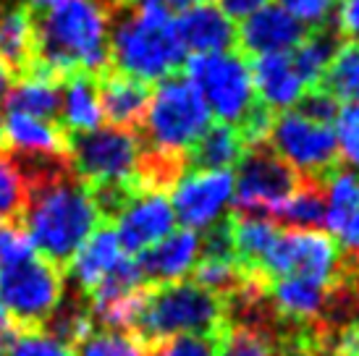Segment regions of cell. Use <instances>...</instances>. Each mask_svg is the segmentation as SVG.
I'll list each match as a JSON object with an SVG mask.
<instances>
[{"instance_id":"obj_8","label":"cell","mask_w":359,"mask_h":356,"mask_svg":"<svg viewBox=\"0 0 359 356\" xmlns=\"http://www.w3.org/2000/svg\"><path fill=\"white\" fill-rule=\"evenodd\" d=\"M187 79L197 87L210 116L220 123L239 126L244 116L257 105L250 60L239 50H223L184 60Z\"/></svg>"},{"instance_id":"obj_25","label":"cell","mask_w":359,"mask_h":356,"mask_svg":"<svg viewBox=\"0 0 359 356\" xmlns=\"http://www.w3.org/2000/svg\"><path fill=\"white\" fill-rule=\"evenodd\" d=\"M247 152L241 134L231 123H210L187 152V170H229Z\"/></svg>"},{"instance_id":"obj_7","label":"cell","mask_w":359,"mask_h":356,"mask_svg":"<svg viewBox=\"0 0 359 356\" xmlns=\"http://www.w3.org/2000/svg\"><path fill=\"white\" fill-rule=\"evenodd\" d=\"M66 280L58 265L37 252L0 270V312L19 330L45 327L63 299Z\"/></svg>"},{"instance_id":"obj_27","label":"cell","mask_w":359,"mask_h":356,"mask_svg":"<svg viewBox=\"0 0 359 356\" xmlns=\"http://www.w3.org/2000/svg\"><path fill=\"white\" fill-rule=\"evenodd\" d=\"M280 233V226L276 220L262 218V215H231V244H233V257L244 270L259 273L262 259L268 257L276 238Z\"/></svg>"},{"instance_id":"obj_11","label":"cell","mask_w":359,"mask_h":356,"mask_svg":"<svg viewBox=\"0 0 359 356\" xmlns=\"http://www.w3.org/2000/svg\"><path fill=\"white\" fill-rule=\"evenodd\" d=\"M302 178L268 147H250L236 163L233 173V205L239 215H262L273 212L297 191Z\"/></svg>"},{"instance_id":"obj_22","label":"cell","mask_w":359,"mask_h":356,"mask_svg":"<svg viewBox=\"0 0 359 356\" xmlns=\"http://www.w3.org/2000/svg\"><path fill=\"white\" fill-rule=\"evenodd\" d=\"M3 131L6 147L16 158H66V131L48 118L6 113Z\"/></svg>"},{"instance_id":"obj_41","label":"cell","mask_w":359,"mask_h":356,"mask_svg":"<svg viewBox=\"0 0 359 356\" xmlns=\"http://www.w3.org/2000/svg\"><path fill=\"white\" fill-rule=\"evenodd\" d=\"M270 0H218V6L231 21H244L250 19L252 13H257L259 8H265Z\"/></svg>"},{"instance_id":"obj_1","label":"cell","mask_w":359,"mask_h":356,"mask_svg":"<svg viewBox=\"0 0 359 356\" xmlns=\"http://www.w3.org/2000/svg\"><path fill=\"white\" fill-rule=\"evenodd\" d=\"M16 158V155H13ZM29 184L21 212L24 233L34 252L66 267L76 249L102 223L90 186L71 173L66 158H16Z\"/></svg>"},{"instance_id":"obj_43","label":"cell","mask_w":359,"mask_h":356,"mask_svg":"<svg viewBox=\"0 0 359 356\" xmlns=\"http://www.w3.org/2000/svg\"><path fill=\"white\" fill-rule=\"evenodd\" d=\"M168 8H179V11H184V8H191V6H200V3H208V0H163Z\"/></svg>"},{"instance_id":"obj_40","label":"cell","mask_w":359,"mask_h":356,"mask_svg":"<svg viewBox=\"0 0 359 356\" xmlns=\"http://www.w3.org/2000/svg\"><path fill=\"white\" fill-rule=\"evenodd\" d=\"M333 13H336L333 27L341 37L359 42V0H339Z\"/></svg>"},{"instance_id":"obj_28","label":"cell","mask_w":359,"mask_h":356,"mask_svg":"<svg viewBox=\"0 0 359 356\" xmlns=\"http://www.w3.org/2000/svg\"><path fill=\"white\" fill-rule=\"evenodd\" d=\"M270 220L289 228H323L325 226V181L302 178L297 191L273 212Z\"/></svg>"},{"instance_id":"obj_46","label":"cell","mask_w":359,"mask_h":356,"mask_svg":"<svg viewBox=\"0 0 359 356\" xmlns=\"http://www.w3.org/2000/svg\"><path fill=\"white\" fill-rule=\"evenodd\" d=\"M357 100H359V97H357Z\"/></svg>"},{"instance_id":"obj_2","label":"cell","mask_w":359,"mask_h":356,"mask_svg":"<svg viewBox=\"0 0 359 356\" xmlns=\"http://www.w3.org/2000/svg\"><path fill=\"white\" fill-rule=\"evenodd\" d=\"M34 19L37 58L32 71L69 76L100 74L110 66V11L100 0H63Z\"/></svg>"},{"instance_id":"obj_38","label":"cell","mask_w":359,"mask_h":356,"mask_svg":"<svg viewBox=\"0 0 359 356\" xmlns=\"http://www.w3.org/2000/svg\"><path fill=\"white\" fill-rule=\"evenodd\" d=\"M297 110H302L304 116L315 121H323V123H336L339 118V110H341V102L333 95H328L325 89L320 87H312L307 89V95L299 100V105Z\"/></svg>"},{"instance_id":"obj_3","label":"cell","mask_w":359,"mask_h":356,"mask_svg":"<svg viewBox=\"0 0 359 356\" xmlns=\"http://www.w3.org/2000/svg\"><path fill=\"white\" fill-rule=\"evenodd\" d=\"M110 19V69L152 84L184 66L187 50L179 40L176 19L163 0H140L113 11Z\"/></svg>"},{"instance_id":"obj_37","label":"cell","mask_w":359,"mask_h":356,"mask_svg":"<svg viewBox=\"0 0 359 356\" xmlns=\"http://www.w3.org/2000/svg\"><path fill=\"white\" fill-rule=\"evenodd\" d=\"M336 3L339 0H278V6H283L291 16H297L309 29H318V27L330 24Z\"/></svg>"},{"instance_id":"obj_26","label":"cell","mask_w":359,"mask_h":356,"mask_svg":"<svg viewBox=\"0 0 359 356\" xmlns=\"http://www.w3.org/2000/svg\"><path fill=\"white\" fill-rule=\"evenodd\" d=\"M60 81L63 79L45 71H29L27 76H21L19 84L11 87L3 100V108L6 113H24L53 121L60 110Z\"/></svg>"},{"instance_id":"obj_16","label":"cell","mask_w":359,"mask_h":356,"mask_svg":"<svg viewBox=\"0 0 359 356\" xmlns=\"http://www.w3.org/2000/svg\"><path fill=\"white\" fill-rule=\"evenodd\" d=\"M309 27H304L297 16H291L283 6L268 3L265 8L252 13L250 19L241 21L236 29V42L250 55H270V53H291L297 48Z\"/></svg>"},{"instance_id":"obj_18","label":"cell","mask_w":359,"mask_h":356,"mask_svg":"<svg viewBox=\"0 0 359 356\" xmlns=\"http://www.w3.org/2000/svg\"><path fill=\"white\" fill-rule=\"evenodd\" d=\"M202 254V238L197 231L176 228L173 233L150 247L144 254H140V267L144 273V280L150 286L163 283H179L189 275L197 259Z\"/></svg>"},{"instance_id":"obj_20","label":"cell","mask_w":359,"mask_h":356,"mask_svg":"<svg viewBox=\"0 0 359 356\" xmlns=\"http://www.w3.org/2000/svg\"><path fill=\"white\" fill-rule=\"evenodd\" d=\"M173 19H176L181 45L191 55L223 53V50H233L236 45V27L215 3H200V6L184 8Z\"/></svg>"},{"instance_id":"obj_15","label":"cell","mask_w":359,"mask_h":356,"mask_svg":"<svg viewBox=\"0 0 359 356\" xmlns=\"http://www.w3.org/2000/svg\"><path fill=\"white\" fill-rule=\"evenodd\" d=\"M333 288L309 278H278L265 291L270 312L276 320L294 327H323L330 307Z\"/></svg>"},{"instance_id":"obj_12","label":"cell","mask_w":359,"mask_h":356,"mask_svg":"<svg viewBox=\"0 0 359 356\" xmlns=\"http://www.w3.org/2000/svg\"><path fill=\"white\" fill-rule=\"evenodd\" d=\"M233 205V173L231 170H187L173 184L170 207L176 223L189 231H208L226 218Z\"/></svg>"},{"instance_id":"obj_6","label":"cell","mask_w":359,"mask_h":356,"mask_svg":"<svg viewBox=\"0 0 359 356\" xmlns=\"http://www.w3.org/2000/svg\"><path fill=\"white\" fill-rule=\"evenodd\" d=\"M66 160L71 173L90 189L142 186V137L137 129L97 126L84 134H66Z\"/></svg>"},{"instance_id":"obj_35","label":"cell","mask_w":359,"mask_h":356,"mask_svg":"<svg viewBox=\"0 0 359 356\" xmlns=\"http://www.w3.org/2000/svg\"><path fill=\"white\" fill-rule=\"evenodd\" d=\"M3 348L8 356H74V348L60 343L58 338L45 333L42 327L19 330Z\"/></svg>"},{"instance_id":"obj_19","label":"cell","mask_w":359,"mask_h":356,"mask_svg":"<svg viewBox=\"0 0 359 356\" xmlns=\"http://www.w3.org/2000/svg\"><path fill=\"white\" fill-rule=\"evenodd\" d=\"M123 257H126V252L121 249L116 231L110 228V223H100L95 228V233L69 259L66 275L76 286V294L87 296L113 273V267Z\"/></svg>"},{"instance_id":"obj_13","label":"cell","mask_w":359,"mask_h":356,"mask_svg":"<svg viewBox=\"0 0 359 356\" xmlns=\"http://www.w3.org/2000/svg\"><path fill=\"white\" fill-rule=\"evenodd\" d=\"M113 231L118 236L121 249L140 257L150 247L176 231V212L170 207V197L158 189H137L121 210L113 215Z\"/></svg>"},{"instance_id":"obj_29","label":"cell","mask_w":359,"mask_h":356,"mask_svg":"<svg viewBox=\"0 0 359 356\" xmlns=\"http://www.w3.org/2000/svg\"><path fill=\"white\" fill-rule=\"evenodd\" d=\"M341 34L336 32L333 24H325V27H318V29H309L304 34V40L291 50V60L297 71L302 74V79L307 81V87H318L323 74L328 69L333 53L339 50Z\"/></svg>"},{"instance_id":"obj_4","label":"cell","mask_w":359,"mask_h":356,"mask_svg":"<svg viewBox=\"0 0 359 356\" xmlns=\"http://www.w3.org/2000/svg\"><path fill=\"white\" fill-rule=\"evenodd\" d=\"M229 325V307L215 294L205 291L194 280L163 283L144 291L137 322L131 333L150 351L176 336H210Z\"/></svg>"},{"instance_id":"obj_17","label":"cell","mask_w":359,"mask_h":356,"mask_svg":"<svg viewBox=\"0 0 359 356\" xmlns=\"http://www.w3.org/2000/svg\"><path fill=\"white\" fill-rule=\"evenodd\" d=\"M252 81L257 100L270 113H283L299 105V100L307 95V81L297 71L291 53H270L257 55L250 63Z\"/></svg>"},{"instance_id":"obj_9","label":"cell","mask_w":359,"mask_h":356,"mask_svg":"<svg viewBox=\"0 0 359 356\" xmlns=\"http://www.w3.org/2000/svg\"><path fill=\"white\" fill-rule=\"evenodd\" d=\"M265 280L278 278H309L339 288L346 278V262L336 241L320 228H280L268 257L259 265Z\"/></svg>"},{"instance_id":"obj_5","label":"cell","mask_w":359,"mask_h":356,"mask_svg":"<svg viewBox=\"0 0 359 356\" xmlns=\"http://www.w3.org/2000/svg\"><path fill=\"white\" fill-rule=\"evenodd\" d=\"M208 105L187 76H165L150 92V102L142 118L144 147L187 158L191 144L212 123Z\"/></svg>"},{"instance_id":"obj_10","label":"cell","mask_w":359,"mask_h":356,"mask_svg":"<svg viewBox=\"0 0 359 356\" xmlns=\"http://www.w3.org/2000/svg\"><path fill=\"white\" fill-rule=\"evenodd\" d=\"M268 147L299 178L325 181L339 165V142L333 123H323L302 110H283L273 118Z\"/></svg>"},{"instance_id":"obj_33","label":"cell","mask_w":359,"mask_h":356,"mask_svg":"<svg viewBox=\"0 0 359 356\" xmlns=\"http://www.w3.org/2000/svg\"><path fill=\"white\" fill-rule=\"evenodd\" d=\"M74 356H147V348L134 333L100 327L81 338Z\"/></svg>"},{"instance_id":"obj_30","label":"cell","mask_w":359,"mask_h":356,"mask_svg":"<svg viewBox=\"0 0 359 356\" xmlns=\"http://www.w3.org/2000/svg\"><path fill=\"white\" fill-rule=\"evenodd\" d=\"M318 87L333 95L341 105L359 97V42H341Z\"/></svg>"},{"instance_id":"obj_44","label":"cell","mask_w":359,"mask_h":356,"mask_svg":"<svg viewBox=\"0 0 359 356\" xmlns=\"http://www.w3.org/2000/svg\"><path fill=\"white\" fill-rule=\"evenodd\" d=\"M0 149H6V131H3V116H0Z\"/></svg>"},{"instance_id":"obj_45","label":"cell","mask_w":359,"mask_h":356,"mask_svg":"<svg viewBox=\"0 0 359 356\" xmlns=\"http://www.w3.org/2000/svg\"><path fill=\"white\" fill-rule=\"evenodd\" d=\"M0 356H8V354H6V348H0Z\"/></svg>"},{"instance_id":"obj_36","label":"cell","mask_w":359,"mask_h":356,"mask_svg":"<svg viewBox=\"0 0 359 356\" xmlns=\"http://www.w3.org/2000/svg\"><path fill=\"white\" fill-rule=\"evenodd\" d=\"M218 336H176L152 346V356H218Z\"/></svg>"},{"instance_id":"obj_31","label":"cell","mask_w":359,"mask_h":356,"mask_svg":"<svg viewBox=\"0 0 359 356\" xmlns=\"http://www.w3.org/2000/svg\"><path fill=\"white\" fill-rule=\"evenodd\" d=\"M278 346L265 327L229 322L218 336V356H276Z\"/></svg>"},{"instance_id":"obj_21","label":"cell","mask_w":359,"mask_h":356,"mask_svg":"<svg viewBox=\"0 0 359 356\" xmlns=\"http://www.w3.org/2000/svg\"><path fill=\"white\" fill-rule=\"evenodd\" d=\"M150 92V84L108 66L105 71L97 74L102 121H108V126H118V129H137L144 118Z\"/></svg>"},{"instance_id":"obj_34","label":"cell","mask_w":359,"mask_h":356,"mask_svg":"<svg viewBox=\"0 0 359 356\" xmlns=\"http://www.w3.org/2000/svg\"><path fill=\"white\" fill-rule=\"evenodd\" d=\"M333 129L339 142V160H344L349 170L359 173V100L341 105Z\"/></svg>"},{"instance_id":"obj_23","label":"cell","mask_w":359,"mask_h":356,"mask_svg":"<svg viewBox=\"0 0 359 356\" xmlns=\"http://www.w3.org/2000/svg\"><path fill=\"white\" fill-rule=\"evenodd\" d=\"M60 129L66 134H84L102 126V108L95 74H69L60 81Z\"/></svg>"},{"instance_id":"obj_39","label":"cell","mask_w":359,"mask_h":356,"mask_svg":"<svg viewBox=\"0 0 359 356\" xmlns=\"http://www.w3.org/2000/svg\"><path fill=\"white\" fill-rule=\"evenodd\" d=\"M32 252L34 247L24 233V228H19L16 223H0V270Z\"/></svg>"},{"instance_id":"obj_24","label":"cell","mask_w":359,"mask_h":356,"mask_svg":"<svg viewBox=\"0 0 359 356\" xmlns=\"http://www.w3.org/2000/svg\"><path fill=\"white\" fill-rule=\"evenodd\" d=\"M37 58V34L34 19L24 3L0 11V60L8 71L21 79L27 76Z\"/></svg>"},{"instance_id":"obj_42","label":"cell","mask_w":359,"mask_h":356,"mask_svg":"<svg viewBox=\"0 0 359 356\" xmlns=\"http://www.w3.org/2000/svg\"><path fill=\"white\" fill-rule=\"evenodd\" d=\"M13 81H16V76L8 71V66L0 60V102L6 100V95L11 92V87H13Z\"/></svg>"},{"instance_id":"obj_32","label":"cell","mask_w":359,"mask_h":356,"mask_svg":"<svg viewBox=\"0 0 359 356\" xmlns=\"http://www.w3.org/2000/svg\"><path fill=\"white\" fill-rule=\"evenodd\" d=\"M27 194H29V184L19 160L6 149H0V223L21 220Z\"/></svg>"},{"instance_id":"obj_14","label":"cell","mask_w":359,"mask_h":356,"mask_svg":"<svg viewBox=\"0 0 359 356\" xmlns=\"http://www.w3.org/2000/svg\"><path fill=\"white\" fill-rule=\"evenodd\" d=\"M325 228L349 270H359V173L336 168L325 178Z\"/></svg>"}]
</instances>
